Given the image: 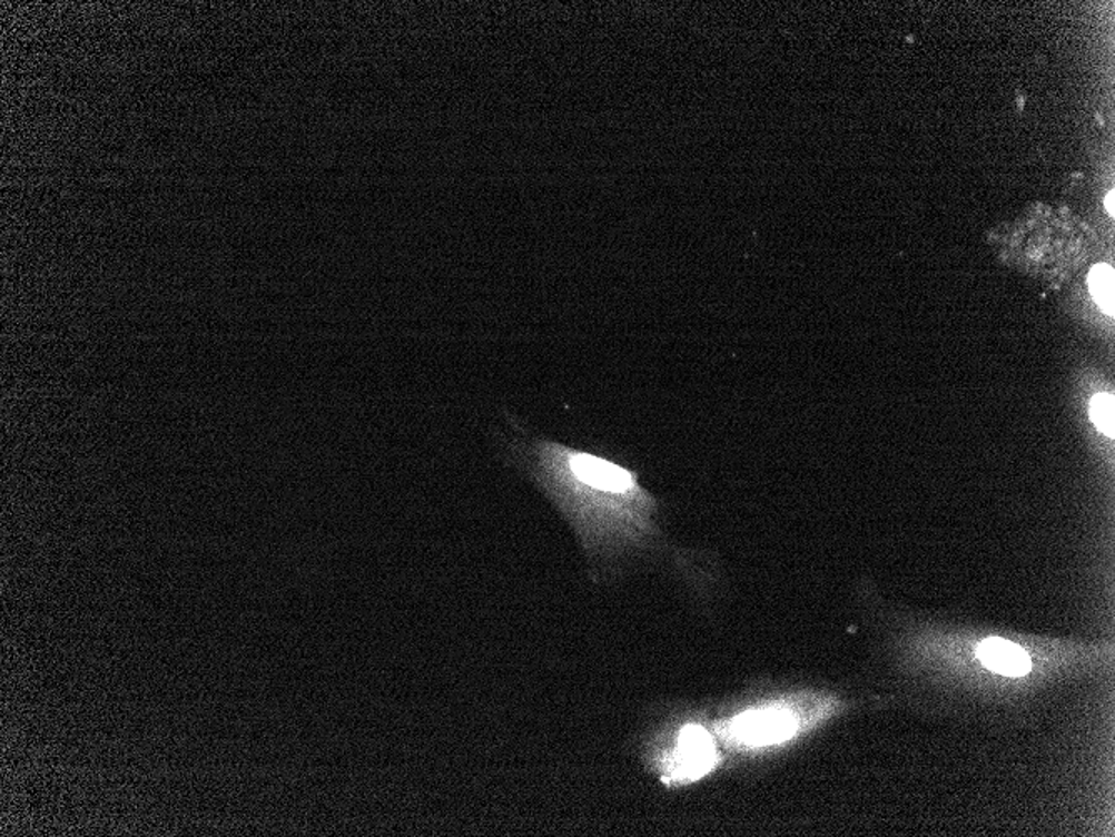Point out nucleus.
<instances>
[{
    "label": "nucleus",
    "mask_w": 1115,
    "mask_h": 837,
    "mask_svg": "<svg viewBox=\"0 0 1115 837\" xmlns=\"http://www.w3.org/2000/svg\"><path fill=\"white\" fill-rule=\"evenodd\" d=\"M504 456L568 523L591 582L604 585L643 565H667L704 600V552L670 542L660 502L634 470L601 453L517 432L506 440Z\"/></svg>",
    "instance_id": "obj_1"
},
{
    "label": "nucleus",
    "mask_w": 1115,
    "mask_h": 837,
    "mask_svg": "<svg viewBox=\"0 0 1115 837\" xmlns=\"http://www.w3.org/2000/svg\"><path fill=\"white\" fill-rule=\"evenodd\" d=\"M628 747L644 772L667 789L701 782L724 760L704 700L653 703Z\"/></svg>",
    "instance_id": "obj_2"
},
{
    "label": "nucleus",
    "mask_w": 1115,
    "mask_h": 837,
    "mask_svg": "<svg viewBox=\"0 0 1115 837\" xmlns=\"http://www.w3.org/2000/svg\"><path fill=\"white\" fill-rule=\"evenodd\" d=\"M708 720L721 750H758L780 746L800 733L801 717L790 707L763 706L748 709L710 710Z\"/></svg>",
    "instance_id": "obj_3"
},
{
    "label": "nucleus",
    "mask_w": 1115,
    "mask_h": 837,
    "mask_svg": "<svg viewBox=\"0 0 1115 837\" xmlns=\"http://www.w3.org/2000/svg\"><path fill=\"white\" fill-rule=\"evenodd\" d=\"M977 659L985 669L1001 676L1020 677L1030 672L1028 653L1015 643L1001 639H988L977 647Z\"/></svg>",
    "instance_id": "obj_4"
},
{
    "label": "nucleus",
    "mask_w": 1115,
    "mask_h": 837,
    "mask_svg": "<svg viewBox=\"0 0 1115 837\" xmlns=\"http://www.w3.org/2000/svg\"><path fill=\"white\" fill-rule=\"evenodd\" d=\"M1088 286L1095 303L1102 312L1114 316V269L1108 265H1097L1088 275Z\"/></svg>",
    "instance_id": "obj_5"
},
{
    "label": "nucleus",
    "mask_w": 1115,
    "mask_h": 837,
    "mask_svg": "<svg viewBox=\"0 0 1115 837\" xmlns=\"http://www.w3.org/2000/svg\"><path fill=\"white\" fill-rule=\"evenodd\" d=\"M1091 416L1098 432L1114 439V396L1111 393H1101L1092 400Z\"/></svg>",
    "instance_id": "obj_6"
},
{
    "label": "nucleus",
    "mask_w": 1115,
    "mask_h": 837,
    "mask_svg": "<svg viewBox=\"0 0 1115 837\" xmlns=\"http://www.w3.org/2000/svg\"><path fill=\"white\" fill-rule=\"evenodd\" d=\"M1107 211L1108 215L1114 216V193H1108L1107 195Z\"/></svg>",
    "instance_id": "obj_7"
}]
</instances>
